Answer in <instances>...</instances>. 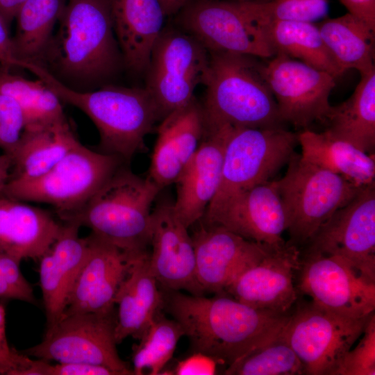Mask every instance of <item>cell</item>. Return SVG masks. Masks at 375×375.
Here are the masks:
<instances>
[{
    "label": "cell",
    "mask_w": 375,
    "mask_h": 375,
    "mask_svg": "<svg viewBox=\"0 0 375 375\" xmlns=\"http://www.w3.org/2000/svg\"><path fill=\"white\" fill-rule=\"evenodd\" d=\"M38 64L65 85L90 91L112 81L124 69L108 0H66Z\"/></svg>",
    "instance_id": "1"
},
{
    "label": "cell",
    "mask_w": 375,
    "mask_h": 375,
    "mask_svg": "<svg viewBox=\"0 0 375 375\" xmlns=\"http://www.w3.org/2000/svg\"><path fill=\"white\" fill-rule=\"evenodd\" d=\"M160 290L163 311L180 324L193 351L226 366L281 330L289 314L256 309L223 294L206 297Z\"/></svg>",
    "instance_id": "2"
},
{
    "label": "cell",
    "mask_w": 375,
    "mask_h": 375,
    "mask_svg": "<svg viewBox=\"0 0 375 375\" xmlns=\"http://www.w3.org/2000/svg\"><path fill=\"white\" fill-rule=\"evenodd\" d=\"M22 68L42 81L62 102L89 117L99 131L98 151L117 156L126 163L147 149L145 137L161 121L158 107L144 87L110 83L78 91L65 85L38 64L23 62Z\"/></svg>",
    "instance_id": "3"
},
{
    "label": "cell",
    "mask_w": 375,
    "mask_h": 375,
    "mask_svg": "<svg viewBox=\"0 0 375 375\" xmlns=\"http://www.w3.org/2000/svg\"><path fill=\"white\" fill-rule=\"evenodd\" d=\"M210 66L201 102L205 128L283 127L260 58L209 51Z\"/></svg>",
    "instance_id": "4"
},
{
    "label": "cell",
    "mask_w": 375,
    "mask_h": 375,
    "mask_svg": "<svg viewBox=\"0 0 375 375\" xmlns=\"http://www.w3.org/2000/svg\"><path fill=\"white\" fill-rule=\"evenodd\" d=\"M161 190L147 177L120 165L85 204L62 222L85 226L122 250L150 251L151 207Z\"/></svg>",
    "instance_id": "5"
},
{
    "label": "cell",
    "mask_w": 375,
    "mask_h": 375,
    "mask_svg": "<svg viewBox=\"0 0 375 375\" xmlns=\"http://www.w3.org/2000/svg\"><path fill=\"white\" fill-rule=\"evenodd\" d=\"M124 163L117 156L92 150L79 142L48 172L34 178L10 179L0 194L49 204L62 222L80 210Z\"/></svg>",
    "instance_id": "6"
},
{
    "label": "cell",
    "mask_w": 375,
    "mask_h": 375,
    "mask_svg": "<svg viewBox=\"0 0 375 375\" xmlns=\"http://www.w3.org/2000/svg\"><path fill=\"white\" fill-rule=\"evenodd\" d=\"M297 143L298 135L284 127H233L218 190L199 221L210 219L233 196L269 181L289 162Z\"/></svg>",
    "instance_id": "7"
},
{
    "label": "cell",
    "mask_w": 375,
    "mask_h": 375,
    "mask_svg": "<svg viewBox=\"0 0 375 375\" xmlns=\"http://www.w3.org/2000/svg\"><path fill=\"white\" fill-rule=\"evenodd\" d=\"M283 178L275 181L294 243H308L321 226L362 186L294 154Z\"/></svg>",
    "instance_id": "8"
},
{
    "label": "cell",
    "mask_w": 375,
    "mask_h": 375,
    "mask_svg": "<svg viewBox=\"0 0 375 375\" xmlns=\"http://www.w3.org/2000/svg\"><path fill=\"white\" fill-rule=\"evenodd\" d=\"M209 66V51L197 38L174 23L164 26L144 76L161 120L194 97L196 88L206 83Z\"/></svg>",
    "instance_id": "9"
},
{
    "label": "cell",
    "mask_w": 375,
    "mask_h": 375,
    "mask_svg": "<svg viewBox=\"0 0 375 375\" xmlns=\"http://www.w3.org/2000/svg\"><path fill=\"white\" fill-rule=\"evenodd\" d=\"M368 317H347L310 301L299 303L288 314L283 333L304 374L333 375L345 353L361 336Z\"/></svg>",
    "instance_id": "10"
},
{
    "label": "cell",
    "mask_w": 375,
    "mask_h": 375,
    "mask_svg": "<svg viewBox=\"0 0 375 375\" xmlns=\"http://www.w3.org/2000/svg\"><path fill=\"white\" fill-rule=\"evenodd\" d=\"M115 324L116 310L65 315L47 328L40 343L22 352L47 361L90 363L106 367L117 375H134L118 354Z\"/></svg>",
    "instance_id": "11"
},
{
    "label": "cell",
    "mask_w": 375,
    "mask_h": 375,
    "mask_svg": "<svg viewBox=\"0 0 375 375\" xmlns=\"http://www.w3.org/2000/svg\"><path fill=\"white\" fill-rule=\"evenodd\" d=\"M174 23L197 38L209 51L269 58L275 55L262 28L240 2L188 0Z\"/></svg>",
    "instance_id": "12"
},
{
    "label": "cell",
    "mask_w": 375,
    "mask_h": 375,
    "mask_svg": "<svg viewBox=\"0 0 375 375\" xmlns=\"http://www.w3.org/2000/svg\"><path fill=\"white\" fill-rule=\"evenodd\" d=\"M308 244L306 253L339 257L375 283V183L362 186Z\"/></svg>",
    "instance_id": "13"
},
{
    "label": "cell",
    "mask_w": 375,
    "mask_h": 375,
    "mask_svg": "<svg viewBox=\"0 0 375 375\" xmlns=\"http://www.w3.org/2000/svg\"><path fill=\"white\" fill-rule=\"evenodd\" d=\"M297 273V290L318 307L353 319L367 317L374 312L375 283L343 259L306 253Z\"/></svg>",
    "instance_id": "14"
},
{
    "label": "cell",
    "mask_w": 375,
    "mask_h": 375,
    "mask_svg": "<svg viewBox=\"0 0 375 375\" xmlns=\"http://www.w3.org/2000/svg\"><path fill=\"white\" fill-rule=\"evenodd\" d=\"M262 69L284 123L306 129L314 122H324L333 76L282 53L262 62Z\"/></svg>",
    "instance_id": "15"
},
{
    "label": "cell",
    "mask_w": 375,
    "mask_h": 375,
    "mask_svg": "<svg viewBox=\"0 0 375 375\" xmlns=\"http://www.w3.org/2000/svg\"><path fill=\"white\" fill-rule=\"evenodd\" d=\"M300 264V252L295 245H265L224 294L251 308L287 315L298 299L294 276Z\"/></svg>",
    "instance_id": "16"
},
{
    "label": "cell",
    "mask_w": 375,
    "mask_h": 375,
    "mask_svg": "<svg viewBox=\"0 0 375 375\" xmlns=\"http://www.w3.org/2000/svg\"><path fill=\"white\" fill-rule=\"evenodd\" d=\"M173 203L163 200L152 210L150 269L160 289L203 295L196 276L192 239Z\"/></svg>",
    "instance_id": "17"
},
{
    "label": "cell",
    "mask_w": 375,
    "mask_h": 375,
    "mask_svg": "<svg viewBox=\"0 0 375 375\" xmlns=\"http://www.w3.org/2000/svg\"><path fill=\"white\" fill-rule=\"evenodd\" d=\"M86 238L88 255L72 287L62 316L115 310L117 290L133 260L142 256L130 254L92 233Z\"/></svg>",
    "instance_id": "18"
},
{
    "label": "cell",
    "mask_w": 375,
    "mask_h": 375,
    "mask_svg": "<svg viewBox=\"0 0 375 375\" xmlns=\"http://www.w3.org/2000/svg\"><path fill=\"white\" fill-rule=\"evenodd\" d=\"M201 224L222 226L243 238L274 248L286 244L284 208L275 181L257 185L231 198Z\"/></svg>",
    "instance_id": "19"
},
{
    "label": "cell",
    "mask_w": 375,
    "mask_h": 375,
    "mask_svg": "<svg viewBox=\"0 0 375 375\" xmlns=\"http://www.w3.org/2000/svg\"><path fill=\"white\" fill-rule=\"evenodd\" d=\"M233 127L204 128L201 142L174 183V211L188 228L198 222L216 194L222 177L224 150Z\"/></svg>",
    "instance_id": "20"
},
{
    "label": "cell",
    "mask_w": 375,
    "mask_h": 375,
    "mask_svg": "<svg viewBox=\"0 0 375 375\" xmlns=\"http://www.w3.org/2000/svg\"><path fill=\"white\" fill-rule=\"evenodd\" d=\"M191 237L197 280L204 293L224 294L233 279L265 246L222 226H206L201 223Z\"/></svg>",
    "instance_id": "21"
},
{
    "label": "cell",
    "mask_w": 375,
    "mask_h": 375,
    "mask_svg": "<svg viewBox=\"0 0 375 375\" xmlns=\"http://www.w3.org/2000/svg\"><path fill=\"white\" fill-rule=\"evenodd\" d=\"M204 128L203 106L195 97L167 115L157 128L158 137L147 177L161 190L174 183L198 149Z\"/></svg>",
    "instance_id": "22"
},
{
    "label": "cell",
    "mask_w": 375,
    "mask_h": 375,
    "mask_svg": "<svg viewBox=\"0 0 375 375\" xmlns=\"http://www.w3.org/2000/svg\"><path fill=\"white\" fill-rule=\"evenodd\" d=\"M79 228L76 224L63 222L60 235L39 259V282L47 328L62 318L72 287L88 255L87 238L79 236Z\"/></svg>",
    "instance_id": "23"
},
{
    "label": "cell",
    "mask_w": 375,
    "mask_h": 375,
    "mask_svg": "<svg viewBox=\"0 0 375 375\" xmlns=\"http://www.w3.org/2000/svg\"><path fill=\"white\" fill-rule=\"evenodd\" d=\"M62 227L51 212L0 194V252L17 262L39 260Z\"/></svg>",
    "instance_id": "24"
},
{
    "label": "cell",
    "mask_w": 375,
    "mask_h": 375,
    "mask_svg": "<svg viewBox=\"0 0 375 375\" xmlns=\"http://www.w3.org/2000/svg\"><path fill=\"white\" fill-rule=\"evenodd\" d=\"M114 32L124 69L144 76L152 48L165 24L158 0H108Z\"/></svg>",
    "instance_id": "25"
},
{
    "label": "cell",
    "mask_w": 375,
    "mask_h": 375,
    "mask_svg": "<svg viewBox=\"0 0 375 375\" xmlns=\"http://www.w3.org/2000/svg\"><path fill=\"white\" fill-rule=\"evenodd\" d=\"M149 252L135 258L115 298V340H140L156 315L162 310L163 299L149 265Z\"/></svg>",
    "instance_id": "26"
},
{
    "label": "cell",
    "mask_w": 375,
    "mask_h": 375,
    "mask_svg": "<svg viewBox=\"0 0 375 375\" xmlns=\"http://www.w3.org/2000/svg\"><path fill=\"white\" fill-rule=\"evenodd\" d=\"M78 142L67 119L26 127L11 155L9 180L31 179L44 174Z\"/></svg>",
    "instance_id": "27"
},
{
    "label": "cell",
    "mask_w": 375,
    "mask_h": 375,
    "mask_svg": "<svg viewBox=\"0 0 375 375\" xmlns=\"http://www.w3.org/2000/svg\"><path fill=\"white\" fill-rule=\"evenodd\" d=\"M302 158L365 186L374 183L375 162L372 155L330 134L304 129L298 135Z\"/></svg>",
    "instance_id": "28"
},
{
    "label": "cell",
    "mask_w": 375,
    "mask_h": 375,
    "mask_svg": "<svg viewBox=\"0 0 375 375\" xmlns=\"http://www.w3.org/2000/svg\"><path fill=\"white\" fill-rule=\"evenodd\" d=\"M324 122L326 129L367 153L375 147V69L360 75L353 94L346 101L332 106Z\"/></svg>",
    "instance_id": "29"
},
{
    "label": "cell",
    "mask_w": 375,
    "mask_h": 375,
    "mask_svg": "<svg viewBox=\"0 0 375 375\" xmlns=\"http://www.w3.org/2000/svg\"><path fill=\"white\" fill-rule=\"evenodd\" d=\"M322 38L340 68L356 69L360 74L375 69V31L350 12L325 18L316 24Z\"/></svg>",
    "instance_id": "30"
},
{
    "label": "cell",
    "mask_w": 375,
    "mask_h": 375,
    "mask_svg": "<svg viewBox=\"0 0 375 375\" xmlns=\"http://www.w3.org/2000/svg\"><path fill=\"white\" fill-rule=\"evenodd\" d=\"M276 53H282L335 79L345 73L324 44L316 23L274 21L260 25Z\"/></svg>",
    "instance_id": "31"
},
{
    "label": "cell",
    "mask_w": 375,
    "mask_h": 375,
    "mask_svg": "<svg viewBox=\"0 0 375 375\" xmlns=\"http://www.w3.org/2000/svg\"><path fill=\"white\" fill-rule=\"evenodd\" d=\"M66 0H26L18 10L12 37L17 59L38 63L63 12Z\"/></svg>",
    "instance_id": "32"
},
{
    "label": "cell",
    "mask_w": 375,
    "mask_h": 375,
    "mask_svg": "<svg viewBox=\"0 0 375 375\" xmlns=\"http://www.w3.org/2000/svg\"><path fill=\"white\" fill-rule=\"evenodd\" d=\"M8 69L0 67V92L19 105L26 120V128L67 119L62 101L42 81L29 80Z\"/></svg>",
    "instance_id": "33"
},
{
    "label": "cell",
    "mask_w": 375,
    "mask_h": 375,
    "mask_svg": "<svg viewBox=\"0 0 375 375\" xmlns=\"http://www.w3.org/2000/svg\"><path fill=\"white\" fill-rule=\"evenodd\" d=\"M224 374L301 375L304 372L299 359L286 340L282 328L227 366Z\"/></svg>",
    "instance_id": "34"
},
{
    "label": "cell",
    "mask_w": 375,
    "mask_h": 375,
    "mask_svg": "<svg viewBox=\"0 0 375 375\" xmlns=\"http://www.w3.org/2000/svg\"><path fill=\"white\" fill-rule=\"evenodd\" d=\"M183 331L174 319L167 317L163 310L158 312L146 332L133 346L132 369L134 375L160 374L172 359Z\"/></svg>",
    "instance_id": "35"
},
{
    "label": "cell",
    "mask_w": 375,
    "mask_h": 375,
    "mask_svg": "<svg viewBox=\"0 0 375 375\" xmlns=\"http://www.w3.org/2000/svg\"><path fill=\"white\" fill-rule=\"evenodd\" d=\"M329 0H256L240 2L259 26L274 21L315 23L328 12Z\"/></svg>",
    "instance_id": "36"
},
{
    "label": "cell",
    "mask_w": 375,
    "mask_h": 375,
    "mask_svg": "<svg viewBox=\"0 0 375 375\" xmlns=\"http://www.w3.org/2000/svg\"><path fill=\"white\" fill-rule=\"evenodd\" d=\"M354 348L345 353L333 375L375 374V315L367 318L363 332Z\"/></svg>",
    "instance_id": "37"
},
{
    "label": "cell",
    "mask_w": 375,
    "mask_h": 375,
    "mask_svg": "<svg viewBox=\"0 0 375 375\" xmlns=\"http://www.w3.org/2000/svg\"><path fill=\"white\" fill-rule=\"evenodd\" d=\"M26 126L19 105L10 97L0 92V149L11 156Z\"/></svg>",
    "instance_id": "38"
},
{
    "label": "cell",
    "mask_w": 375,
    "mask_h": 375,
    "mask_svg": "<svg viewBox=\"0 0 375 375\" xmlns=\"http://www.w3.org/2000/svg\"><path fill=\"white\" fill-rule=\"evenodd\" d=\"M49 365V361L32 360L10 346L0 354V375H47Z\"/></svg>",
    "instance_id": "39"
},
{
    "label": "cell",
    "mask_w": 375,
    "mask_h": 375,
    "mask_svg": "<svg viewBox=\"0 0 375 375\" xmlns=\"http://www.w3.org/2000/svg\"><path fill=\"white\" fill-rule=\"evenodd\" d=\"M217 363L212 357L201 352L194 351L193 354L176 363L172 371V374H215Z\"/></svg>",
    "instance_id": "40"
},
{
    "label": "cell",
    "mask_w": 375,
    "mask_h": 375,
    "mask_svg": "<svg viewBox=\"0 0 375 375\" xmlns=\"http://www.w3.org/2000/svg\"><path fill=\"white\" fill-rule=\"evenodd\" d=\"M48 375H117L112 369L99 365L85 362L49 364Z\"/></svg>",
    "instance_id": "41"
},
{
    "label": "cell",
    "mask_w": 375,
    "mask_h": 375,
    "mask_svg": "<svg viewBox=\"0 0 375 375\" xmlns=\"http://www.w3.org/2000/svg\"><path fill=\"white\" fill-rule=\"evenodd\" d=\"M9 25L0 13V65L2 67H20L21 61L15 55L12 37L10 34Z\"/></svg>",
    "instance_id": "42"
},
{
    "label": "cell",
    "mask_w": 375,
    "mask_h": 375,
    "mask_svg": "<svg viewBox=\"0 0 375 375\" xmlns=\"http://www.w3.org/2000/svg\"><path fill=\"white\" fill-rule=\"evenodd\" d=\"M348 12L375 31V0H339Z\"/></svg>",
    "instance_id": "43"
},
{
    "label": "cell",
    "mask_w": 375,
    "mask_h": 375,
    "mask_svg": "<svg viewBox=\"0 0 375 375\" xmlns=\"http://www.w3.org/2000/svg\"><path fill=\"white\" fill-rule=\"evenodd\" d=\"M26 0H0V13L10 26Z\"/></svg>",
    "instance_id": "44"
},
{
    "label": "cell",
    "mask_w": 375,
    "mask_h": 375,
    "mask_svg": "<svg viewBox=\"0 0 375 375\" xmlns=\"http://www.w3.org/2000/svg\"><path fill=\"white\" fill-rule=\"evenodd\" d=\"M12 166V157L4 153L0 154V194L10 178Z\"/></svg>",
    "instance_id": "45"
},
{
    "label": "cell",
    "mask_w": 375,
    "mask_h": 375,
    "mask_svg": "<svg viewBox=\"0 0 375 375\" xmlns=\"http://www.w3.org/2000/svg\"><path fill=\"white\" fill-rule=\"evenodd\" d=\"M166 17L176 15L188 0H158Z\"/></svg>",
    "instance_id": "46"
},
{
    "label": "cell",
    "mask_w": 375,
    "mask_h": 375,
    "mask_svg": "<svg viewBox=\"0 0 375 375\" xmlns=\"http://www.w3.org/2000/svg\"><path fill=\"white\" fill-rule=\"evenodd\" d=\"M0 299L20 300L18 293L7 283L0 272Z\"/></svg>",
    "instance_id": "47"
},
{
    "label": "cell",
    "mask_w": 375,
    "mask_h": 375,
    "mask_svg": "<svg viewBox=\"0 0 375 375\" xmlns=\"http://www.w3.org/2000/svg\"><path fill=\"white\" fill-rule=\"evenodd\" d=\"M6 312L0 303V354L9 346L6 337Z\"/></svg>",
    "instance_id": "48"
},
{
    "label": "cell",
    "mask_w": 375,
    "mask_h": 375,
    "mask_svg": "<svg viewBox=\"0 0 375 375\" xmlns=\"http://www.w3.org/2000/svg\"><path fill=\"white\" fill-rule=\"evenodd\" d=\"M213 1H233V2H247L253 1L256 0H213Z\"/></svg>",
    "instance_id": "49"
}]
</instances>
